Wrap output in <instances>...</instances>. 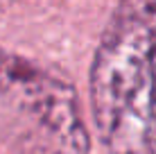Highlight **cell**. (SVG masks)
<instances>
[{
  "label": "cell",
  "mask_w": 156,
  "mask_h": 154,
  "mask_svg": "<svg viewBox=\"0 0 156 154\" xmlns=\"http://www.w3.org/2000/svg\"><path fill=\"white\" fill-rule=\"evenodd\" d=\"M0 147L12 154H88L75 91L0 50Z\"/></svg>",
  "instance_id": "2"
},
{
  "label": "cell",
  "mask_w": 156,
  "mask_h": 154,
  "mask_svg": "<svg viewBox=\"0 0 156 154\" xmlns=\"http://www.w3.org/2000/svg\"><path fill=\"white\" fill-rule=\"evenodd\" d=\"M90 104L111 154H156V0L118 5L90 66Z\"/></svg>",
  "instance_id": "1"
}]
</instances>
